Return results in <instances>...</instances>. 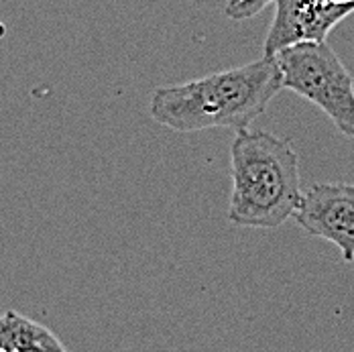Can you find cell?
I'll return each instance as SVG.
<instances>
[{"instance_id":"6da1fadb","label":"cell","mask_w":354,"mask_h":352,"mask_svg":"<svg viewBox=\"0 0 354 352\" xmlns=\"http://www.w3.org/2000/svg\"><path fill=\"white\" fill-rule=\"evenodd\" d=\"M281 71L273 55L210 75L157 88L149 114L176 133L247 129L281 92Z\"/></svg>"},{"instance_id":"ba28073f","label":"cell","mask_w":354,"mask_h":352,"mask_svg":"<svg viewBox=\"0 0 354 352\" xmlns=\"http://www.w3.org/2000/svg\"><path fill=\"white\" fill-rule=\"evenodd\" d=\"M236 2H241V0H228V2H226V8H230V6H234Z\"/></svg>"},{"instance_id":"5b68a950","label":"cell","mask_w":354,"mask_h":352,"mask_svg":"<svg viewBox=\"0 0 354 352\" xmlns=\"http://www.w3.org/2000/svg\"><path fill=\"white\" fill-rule=\"evenodd\" d=\"M275 17L263 55H275L295 43L328 41L330 31L354 12V0H273Z\"/></svg>"},{"instance_id":"7a4b0ae2","label":"cell","mask_w":354,"mask_h":352,"mask_svg":"<svg viewBox=\"0 0 354 352\" xmlns=\"http://www.w3.org/2000/svg\"><path fill=\"white\" fill-rule=\"evenodd\" d=\"M232 194L228 220L248 228H279L299 206V157L269 131L239 129L230 145Z\"/></svg>"},{"instance_id":"8992f818","label":"cell","mask_w":354,"mask_h":352,"mask_svg":"<svg viewBox=\"0 0 354 352\" xmlns=\"http://www.w3.org/2000/svg\"><path fill=\"white\" fill-rule=\"evenodd\" d=\"M64 342L43 324L6 310L0 316V352H64Z\"/></svg>"},{"instance_id":"52a82bcc","label":"cell","mask_w":354,"mask_h":352,"mask_svg":"<svg viewBox=\"0 0 354 352\" xmlns=\"http://www.w3.org/2000/svg\"><path fill=\"white\" fill-rule=\"evenodd\" d=\"M271 2L273 0H241L234 6L226 8V17L232 19V21H247L250 17H257Z\"/></svg>"},{"instance_id":"277c9868","label":"cell","mask_w":354,"mask_h":352,"mask_svg":"<svg viewBox=\"0 0 354 352\" xmlns=\"http://www.w3.org/2000/svg\"><path fill=\"white\" fill-rule=\"evenodd\" d=\"M297 224L316 239L336 245L346 263H354V185L316 183L301 194L293 212Z\"/></svg>"},{"instance_id":"3957f363","label":"cell","mask_w":354,"mask_h":352,"mask_svg":"<svg viewBox=\"0 0 354 352\" xmlns=\"http://www.w3.org/2000/svg\"><path fill=\"white\" fill-rule=\"evenodd\" d=\"M273 57L281 88L318 106L344 137L354 139V80L328 41L295 43Z\"/></svg>"}]
</instances>
